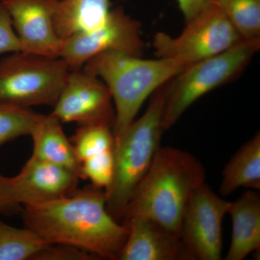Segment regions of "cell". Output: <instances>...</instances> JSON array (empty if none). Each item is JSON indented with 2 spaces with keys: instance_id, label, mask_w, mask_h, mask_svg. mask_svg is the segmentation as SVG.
Segmentation results:
<instances>
[{
  "instance_id": "cell-17",
  "label": "cell",
  "mask_w": 260,
  "mask_h": 260,
  "mask_svg": "<svg viewBox=\"0 0 260 260\" xmlns=\"http://www.w3.org/2000/svg\"><path fill=\"white\" fill-rule=\"evenodd\" d=\"M240 187L259 189V132L234 154L224 168L220 194L229 196Z\"/></svg>"
},
{
  "instance_id": "cell-21",
  "label": "cell",
  "mask_w": 260,
  "mask_h": 260,
  "mask_svg": "<svg viewBox=\"0 0 260 260\" xmlns=\"http://www.w3.org/2000/svg\"><path fill=\"white\" fill-rule=\"evenodd\" d=\"M41 116L27 108L0 103V147L20 137L30 135Z\"/></svg>"
},
{
  "instance_id": "cell-3",
  "label": "cell",
  "mask_w": 260,
  "mask_h": 260,
  "mask_svg": "<svg viewBox=\"0 0 260 260\" xmlns=\"http://www.w3.org/2000/svg\"><path fill=\"white\" fill-rule=\"evenodd\" d=\"M187 66L164 58L144 59L109 51L93 56L83 68L101 78L112 93L116 140L135 120L146 99Z\"/></svg>"
},
{
  "instance_id": "cell-26",
  "label": "cell",
  "mask_w": 260,
  "mask_h": 260,
  "mask_svg": "<svg viewBox=\"0 0 260 260\" xmlns=\"http://www.w3.org/2000/svg\"><path fill=\"white\" fill-rule=\"evenodd\" d=\"M179 9L184 15L186 22L192 18L195 15L209 4L212 0H177Z\"/></svg>"
},
{
  "instance_id": "cell-11",
  "label": "cell",
  "mask_w": 260,
  "mask_h": 260,
  "mask_svg": "<svg viewBox=\"0 0 260 260\" xmlns=\"http://www.w3.org/2000/svg\"><path fill=\"white\" fill-rule=\"evenodd\" d=\"M24 52L58 58L62 41L54 25L59 0H0Z\"/></svg>"
},
{
  "instance_id": "cell-9",
  "label": "cell",
  "mask_w": 260,
  "mask_h": 260,
  "mask_svg": "<svg viewBox=\"0 0 260 260\" xmlns=\"http://www.w3.org/2000/svg\"><path fill=\"white\" fill-rule=\"evenodd\" d=\"M229 203L205 182L191 194L183 215L180 237L193 260L222 259V223Z\"/></svg>"
},
{
  "instance_id": "cell-5",
  "label": "cell",
  "mask_w": 260,
  "mask_h": 260,
  "mask_svg": "<svg viewBox=\"0 0 260 260\" xmlns=\"http://www.w3.org/2000/svg\"><path fill=\"white\" fill-rule=\"evenodd\" d=\"M259 49L260 37L243 39L227 50L184 68L170 81L162 116L164 131L200 98L240 76Z\"/></svg>"
},
{
  "instance_id": "cell-15",
  "label": "cell",
  "mask_w": 260,
  "mask_h": 260,
  "mask_svg": "<svg viewBox=\"0 0 260 260\" xmlns=\"http://www.w3.org/2000/svg\"><path fill=\"white\" fill-rule=\"evenodd\" d=\"M30 136L34 141L32 156L64 167L81 178V164L55 116H41Z\"/></svg>"
},
{
  "instance_id": "cell-8",
  "label": "cell",
  "mask_w": 260,
  "mask_h": 260,
  "mask_svg": "<svg viewBox=\"0 0 260 260\" xmlns=\"http://www.w3.org/2000/svg\"><path fill=\"white\" fill-rule=\"evenodd\" d=\"M141 27V23L126 15L122 7H116L96 28L64 39L59 57L70 70L80 69L93 56L109 51L142 57L146 45L140 36Z\"/></svg>"
},
{
  "instance_id": "cell-6",
  "label": "cell",
  "mask_w": 260,
  "mask_h": 260,
  "mask_svg": "<svg viewBox=\"0 0 260 260\" xmlns=\"http://www.w3.org/2000/svg\"><path fill=\"white\" fill-rule=\"evenodd\" d=\"M70 70L60 57L16 51L0 60V103L54 107Z\"/></svg>"
},
{
  "instance_id": "cell-19",
  "label": "cell",
  "mask_w": 260,
  "mask_h": 260,
  "mask_svg": "<svg viewBox=\"0 0 260 260\" xmlns=\"http://www.w3.org/2000/svg\"><path fill=\"white\" fill-rule=\"evenodd\" d=\"M70 141L81 164L85 159L114 149V128L105 124L80 125Z\"/></svg>"
},
{
  "instance_id": "cell-14",
  "label": "cell",
  "mask_w": 260,
  "mask_h": 260,
  "mask_svg": "<svg viewBox=\"0 0 260 260\" xmlns=\"http://www.w3.org/2000/svg\"><path fill=\"white\" fill-rule=\"evenodd\" d=\"M228 213L232 220V237L225 260H242L260 247V196L247 190L229 203Z\"/></svg>"
},
{
  "instance_id": "cell-25",
  "label": "cell",
  "mask_w": 260,
  "mask_h": 260,
  "mask_svg": "<svg viewBox=\"0 0 260 260\" xmlns=\"http://www.w3.org/2000/svg\"><path fill=\"white\" fill-rule=\"evenodd\" d=\"M20 205L15 199L11 179L0 174V214L14 213Z\"/></svg>"
},
{
  "instance_id": "cell-1",
  "label": "cell",
  "mask_w": 260,
  "mask_h": 260,
  "mask_svg": "<svg viewBox=\"0 0 260 260\" xmlns=\"http://www.w3.org/2000/svg\"><path fill=\"white\" fill-rule=\"evenodd\" d=\"M24 226L50 244H67L99 259L119 258L128 229L108 212L107 196L101 188L78 189L59 199L24 206Z\"/></svg>"
},
{
  "instance_id": "cell-4",
  "label": "cell",
  "mask_w": 260,
  "mask_h": 260,
  "mask_svg": "<svg viewBox=\"0 0 260 260\" xmlns=\"http://www.w3.org/2000/svg\"><path fill=\"white\" fill-rule=\"evenodd\" d=\"M170 81L152 94L143 116L135 119L115 140L114 173L105 193L108 212L117 221L122 220L133 193L148 172L160 147L164 132L162 116Z\"/></svg>"
},
{
  "instance_id": "cell-10",
  "label": "cell",
  "mask_w": 260,
  "mask_h": 260,
  "mask_svg": "<svg viewBox=\"0 0 260 260\" xmlns=\"http://www.w3.org/2000/svg\"><path fill=\"white\" fill-rule=\"evenodd\" d=\"M62 122L105 124L114 128L112 93L102 80L83 68L71 70L51 113Z\"/></svg>"
},
{
  "instance_id": "cell-24",
  "label": "cell",
  "mask_w": 260,
  "mask_h": 260,
  "mask_svg": "<svg viewBox=\"0 0 260 260\" xmlns=\"http://www.w3.org/2000/svg\"><path fill=\"white\" fill-rule=\"evenodd\" d=\"M21 51L9 13L0 3V54Z\"/></svg>"
},
{
  "instance_id": "cell-23",
  "label": "cell",
  "mask_w": 260,
  "mask_h": 260,
  "mask_svg": "<svg viewBox=\"0 0 260 260\" xmlns=\"http://www.w3.org/2000/svg\"><path fill=\"white\" fill-rule=\"evenodd\" d=\"M96 256L88 251L67 244H49L34 260H95Z\"/></svg>"
},
{
  "instance_id": "cell-12",
  "label": "cell",
  "mask_w": 260,
  "mask_h": 260,
  "mask_svg": "<svg viewBox=\"0 0 260 260\" xmlns=\"http://www.w3.org/2000/svg\"><path fill=\"white\" fill-rule=\"evenodd\" d=\"M11 179L19 205L41 204L69 196L78 190L75 173L32 156L18 175Z\"/></svg>"
},
{
  "instance_id": "cell-16",
  "label": "cell",
  "mask_w": 260,
  "mask_h": 260,
  "mask_svg": "<svg viewBox=\"0 0 260 260\" xmlns=\"http://www.w3.org/2000/svg\"><path fill=\"white\" fill-rule=\"evenodd\" d=\"M109 0H59L54 25L61 40L96 28L110 13Z\"/></svg>"
},
{
  "instance_id": "cell-2",
  "label": "cell",
  "mask_w": 260,
  "mask_h": 260,
  "mask_svg": "<svg viewBox=\"0 0 260 260\" xmlns=\"http://www.w3.org/2000/svg\"><path fill=\"white\" fill-rule=\"evenodd\" d=\"M205 177L204 167L191 153L159 147L130 199L122 221L130 217H144L180 237L186 205L194 189L205 182Z\"/></svg>"
},
{
  "instance_id": "cell-7",
  "label": "cell",
  "mask_w": 260,
  "mask_h": 260,
  "mask_svg": "<svg viewBox=\"0 0 260 260\" xmlns=\"http://www.w3.org/2000/svg\"><path fill=\"white\" fill-rule=\"evenodd\" d=\"M186 23L177 38L160 31L154 35L157 58L189 65L227 50L244 39L214 0Z\"/></svg>"
},
{
  "instance_id": "cell-18",
  "label": "cell",
  "mask_w": 260,
  "mask_h": 260,
  "mask_svg": "<svg viewBox=\"0 0 260 260\" xmlns=\"http://www.w3.org/2000/svg\"><path fill=\"white\" fill-rule=\"evenodd\" d=\"M49 244L28 228L12 226L0 220V260H34Z\"/></svg>"
},
{
  "instance_id": "cell-13",
  "label": "cell",
  "mask_w": 260,
  "mask_h": 260,
  "mask_svg": "<svg viewBox=\"0 0 260 260\" xmlns=\"http://www.w3.org/2000/svg\"><path fill=\"white\" fill-rule=\"evenodd\" d=\"M128 229L118 260H193L181 237L144 217L123 220Z\"/></svg>"
},
{
  "instance_id": "cell-22",
  "label": "cell",
  "mask_w": 260,
  "mask_h": 260,
  "mask_svg": "<svg viewBox=\"0 0 260 260\" xmlns=\"http://www.w3.org/2000/svg\"><path fill=\"white\" fill-rule=\"evenodd\" d=\"M80 173L81 178L89 179L92 185L107 189L114 173V149L83 160Z\"/></svg>"
},
{
  "instance_id": "cell-20",
  "label": "cell",
  "mask_w": 260,
  "mask_h": 260,
  "mask_svg": "<svg viewBox=\"0 0 260 260\" xmlns=\"http://www.w3.org/2000/svg\"><path fill=\"white\" fill-rule=\"evenodd\" d=\"M243 39L260 37V0H214Z\"/></svg>"
}]
</instances>
